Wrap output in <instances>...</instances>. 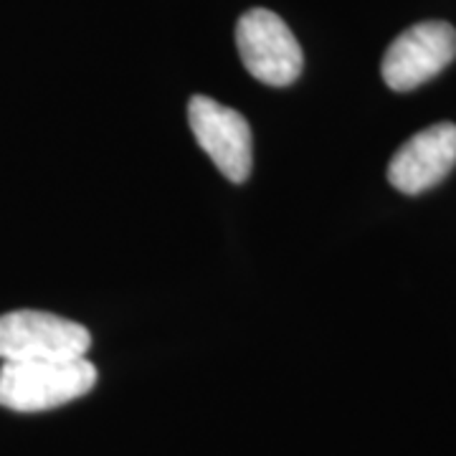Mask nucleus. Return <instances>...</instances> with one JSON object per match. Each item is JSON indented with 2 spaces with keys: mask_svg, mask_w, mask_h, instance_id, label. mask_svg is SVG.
<instances>
[{
  "mask_svg": "<svg viewBox=\"0 0 456 456\" xmlns=\"http://www.w3.org/2000/svg\"><path fill=\"white\" fill-rule=\"evenodd\" d=\"M97 386V368L86 358L51 362H3L0 406L38 413L71 403Z\"/></svg>",
  "mask_w": 456,
  "mask_h": 456,
  "instance_id": "obj_1",
  "label": "nucleus"
},
{
  "mask_svg": "<svg viewBox=\"0 0 456 456\" xmlns=\"http://www.w3.org/2000/svg\"><path fill=\"white\" fill-rule=\"evenodd\" d=\"M89 347V330L59 314L18 310L0 317V358L5 362L77 360L86 358Z\"/></svg>",
  "mask_w": 456,
  "mask_h": 456,
  "instance_id": "obj_2",
  "label": "nucleus"
},
{
  "mask_svg": "<svg viewBox=\"0 0 456 456\" xmlns=\"http://www.w3.org/2000/svg\"><path fill=\"white\" fill-rule=\"evenodd\" d=\"M236 46L246 71L269 86H289L302 74V46L289 26L266 8H254L239 18Z\"/></svg>",
  "mask_w": 456,
  "mask_h": 456,
  "instance_id": "obj_3",
  "label": "nucleus"
},
{
  "mask_svg": "<svg viewBox=\"0 0 456 456\" xmlns=\"http://www.w3.org/2000/svg\"><path fill=\"white\" fill-rule=\"evenodd\" d=\"M456 59V31L444 20L411 26L383 56V82L393 92H411L441 74Z\"/></svg>",
  "mask_w": 456,
  "mask_h": 456,
  "instance_id": "obj_4",
  "label": "nucleus"
},
{
  "mask_svg": "<svg viewBox=\"0 0 456 456\" xmlns=\"http://www.w3.org/2000/svg\"><path fill=\"white\" fill-rule=\"evenodd\" d=\"M188 122L198 145L231 183H244L251 175V127L246 117L216 99L196 97L188 102Z\"/></svg>",
  "mask_w": 456,
  "mask_h": 456,
  "instance_id": "obj_5",
  "label": "nucleus"
},
{
  "mask_svg": "<svg viewBox=\"0 0 456 456\" xmlns=\"http://www.w3.org/2000/svg\"><path fill=\"white\" fill-rule=\"evenodd\" d=\"M456 165V125L439 122L406 140L388 163V180L403 196L439 185Z\"/></svg>",
  "mask_w": 456,
  "mask_h": 456,
  "instance_id": "obj_6",
  "label": "nucleus"
}]
</instances>
